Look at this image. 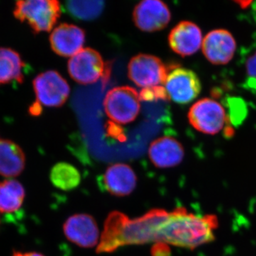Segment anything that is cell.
I'll use <instances>...</instances> for the list:
<instances>
[{"label": "cell", "instance_id": "44dd1931", "mask_svg": "<svg viewBox=\"0 0 256 256\" xmlns=\"http://www.w3.org/2000/svg\"><path fill=\"white\" fill-rule=\"evenodd\" d=\"M50 180L55 188L68 192L78 188L82 182V176L74 165L60 162L52 168Z\"/></svg>", "mask_w": 256, "mask_h": 256}, {"label": "cell", "instance_id": "484cf974", "mask_svg": "<svg viewBox=\"0 0 256 256\" xmlns=\"http://www.w3.org/2000/svg\"><path fill=\"white\" fill-rule=\"evenodd\" d=\"M12 256H45L41 252H22L18 250H13Z\"/></svg>", "mask_w": 256, "mask_h": 256}, {"label": "cell", "instance_id": "e0dca14e", "mask_svg": "<svg viewBox=\"0 0 256 256\" xmlns=\"http://www.w3.org/2000/svg\"><path fill=\"white\" fill-rule=\"evenodd\" d=\"M130 218L122 212H111L106 218L98 254H110L124 246V230Z\"/></svg>", "mask_w": 256, "mask_h": 256}, {"label": "cell", "instance_id": "277c9868", "mask_svg": "<svg viewBox=\"0 0 256 256\" xmlns=\"http://www.w3.org/2000/svg\"><path fill=\"white\" fill-rule=\"evenodd\" d=\"M128 77L138 86H162L168 77V67L162 60L154 56L140 54L130 60Z\"/></svg>", "mask_w": 256, "mask_h": 256}, {"label": "cell", "instance_id": "4fadbf2b", "mask_svg": "<svg viewBox=\"0 0 256 256\" xmlns=\"http://www.w3.org/2000/svg\"><path fill=\"white\" fill-rule=\"evenodd\" d=\"M168 42L172 50L181 56L193 55L203 43L201 28L192 22H181L170 32Z\"/></svg>", "mask_w": 256, "mask_h": 256}, {"label": "cell", "instance_id": "7a4b0ae2", "mask_svg": "<svg viewBox=\"0 0 256 256\" xmlns=\"http://www.w3.org/2000/svg\"><path fill=\"white\" fill-rule=\"evenodd\" d=\"M14 18L28 23L34 33L50 32L60 15V2L56 0H26L15 4Z\"/></svg>", "mask_w": 256, "mask_h": 256}, {"label": "cell", "instance_id": "7402d4cb", "mask_svg": "<svg viewBox=\"0 0 256 256\" xmlns=\"http://www.w3.org/2000/svg\"><path fill=\"white\" fill-rule=\"evenodd\" d=\"M102 1H68L66 3L67 12L75 20L92 21L102 14Z\"/></svg>", "mask_w": 256, "mask_h": 256}, {"label": "cell", "instance_id": "9c48e42d", "mask_svg": "<svg viewBox=\"0 0 256 256\" xmlns=\"http://www.w3.org/2000/svg\"><path fill=\"white\" fill-rule=\"evenodd\" d=\"M166 214V210L154 208L142 216L130 220L124 230V246L156 242V229Z\"/></svg>", "mask_w": 256, "mask_h": 256}, {"label": "cell", "instance_id": "ac0fdd59", "mask_svg": "<svg viewBox=\"0 0 256 256\" xmlns=\"http://www.w3.org/2000/svg\"><path fill=\"white\" fill-rule=\"evenodd\" d=\"M26 165L22 149L9 140H0V175L6 178L18 176Z\"/></svg>", "mask_w": 256, "mask_h": 256}, {"label": "cell", "instance_id": "9a60e30c", "mask_svg": "<svg viewBox=\"0 0 256 256\" xmlns=\"http://www.w3.org/2000/svg\"><path fill=\"white\" fill-rule=\"evenodd\" d=\"M184 154L182 144L175 138L168 136L153 141L148 150L152 163L160 169L174 168L181 164Z\"/></svg>", "mask_w": 256, "mask_h": 256}, {"label": "cell", "instance_id": "8992f818", "mask_svg": "<svg viewBox=\"0 0 256 256\" xmlns=\"http://www.w3.org/2000/svg\"><path fill=\"white\" fill-rule=\"evenodd\" d=\"M188 119L192 127L198 132L216 134L223 129L226 114L220 102L213 99L203 98L192 106Z\"/></svg>", "mask_w": 256, "mask_h": 256}, {"label": "cell", "instance_id": "d6986e66", "mask_svg": "<svg viewBox=\"0 0 256 256\" xmlns=\"http://www.w3.org/2000/svg\"><path fill=\"white\" fill-rule=\"evenodd\" d=\"M24 63L21 56L10 48L0 47V84H22Z\"/></svg>", "mask_w": 256, "mask_h": 256}, {"label": "cell", "instance_id": "ffe728a7", "mask_svg": "<svg viewBox=\"0 0 256 256\" xmlns=\"http://www.w3.org/2000/svg\"><path fill=\"white\" fill-rule=\"evenodd\" d=\"M25 192L23 185L15 180H6L0 182V212L12 214L22 206Z\"/></svg>", "mask_w": 256, "mask_h": 256}, {"label": "cell", "instance_id": "30bf717a", "mask_svg": "<svg viewBox=\"0 0 256 256\" xmlns=\"http://www.w3.org/2000/svg\"><path fill=\"white\" fill-rule=\"evenodd\" d=\"M134 24L143 32L160 31L168 26L171 13L168 5L159 0H144L136 5L132 13Z\"/></svg>", "mask_w": 256, "mask_h": 256}, {"label": "cell", "instance_id": "3957f363", "mask_svg": "<svg viewBox=\"0 0 256 256\" xmlns=\"http://www.w3.org/2000/svg\"><path fill=\"white\" fill-rule=\"evenodd\" d=\"M104 110L108 117L118 124H128L137 118L140 110V94L134 88H114L106 94Z\"/></svg>", "mask_w": 256, "mask_h": 256}, {"label": "cell", "instance_id": "5bb4252c", "mask_svg": "<svg viewBox=\"0 0 256 256\" xmlns=\"http://www.w3.org/2000/svg\"><path fill=\"white\" fill-rule=\"evenodd\" d=\"M85 32L69 24H62L56 28L50 36L52 50L62 57H72L82 50L85 43Z\"/></svg>", "mask_w": 256, "mask_h": 256}, {"label": "cell", "instance_id": "5b68a950", "mask_svg": "<svg viewBox=\"0 0 256 256\" xmlns=\"http://www.w3.org/2000/svg\"><path fill=\"white\" fill-rule=\"evenodd\" d=\"M36 102L48 108L60 107L70 94V87L65 78L56 70H47L34 79Z\"/></svg>", "mask_w": 256, "mask_h": 256}, {"label": "cell", "instance_id": "6da1fadb", "mask_svg": "<svg viewBox=\"0 0 256 256\" xmlns=\"http://www.w3.org/2000/svg\"><path fill=\"white\" fill-rule=\"evenodd\" d=\"M217 225L215 216L197 215L184 208H175L168 212L156 229V242L193 250L214 240Z\"/></svg>", "mask_w": 256, "mask_h": 256}, {"label": "cell", "instance_id": "8fae6325", "mask_svg": "<svg viewBox=\"0 0 256 256\" xmlns=\"http://www.w3.org/2000/svg\"><path fill=\"white\" fill-rule=\"evenodd\" d=\"M63 230L69 242L79 247L90 248L98 242V226L95 218L87 214H76L69 217L64 224Z\"/></svg>", "mask_w": 256, "mask_h": 256}, {"label": "cell", "instance_id": "ba28073f", "mask_svg": "<svg viewBox=\"0 0 256 256\" xmlns=\"http://www.w3.org/2000/svg\"><path fill=\"white\" fill-rule=\"evenodd\" d=\"M164 86L169 99L178 104H190L202 90L196 74L185 68H175L169 72Z\"/></svg>", "mask_w": 256, "mask_h": 256}, {"label": "cell", "instance_id": "603a6c76", "mask_svg": "<svg viewBox=\"0 0 256 256\" xmlns=\"http://www.w3.org/2000/svg\"><path fill=\"white\" fill-rule=\"evenodd\" d=\"M140 100L152 102L158 100H166L169 97L164 86H156L143 88L140 94Z\"/></svg>", "mask_w": 256, "mask_h": 256}, {"label": "cell", "instance_id": "52a82bcc", "mask_svg": "<svg viewBox=\"0 0 256 256\" xmlns=\"http://www.w3.org/2000/svg\"><path fill=\"white\" fill-rule=\"evenodd\" d=\"M104 70L105 64L102 56L92 48H82L68 60L69 75L82 85L97 82L104 75Z\"/></svg>", "mask_w": 256, "mask_h": 256}, {"label": "cell", "instance_id": "2e32d148", "mask_svg": "<svg viewBox=\"0 0 256 256\" xmlns=\"http://www.w3.org/2000/svg\"><path fill=\"white\" fill-rule=\"evenodd\" d=\"M138 178L134 170L128 164L117 163L110 165L102 176L106 191L114 196H128L137 186Z\"/></svg>", "mask_w": 256, "mask_h": 256}, {"label": "cell", "instance_id": "7c38bea8", "mask_svg": "<svg viewBox=\"0 0 256 256\" xmlns=\"http://www.w3.org/2000/svg\"><path fill=\"white\" fill-rule=\"evenodd\" d=\"M202 47L204 55L208 62L215 65H224L233 58L236 43L227 30H215L207 34Z\"/></svg>", "mask_w": 256, "mask_h": 256}, {"label": "cell", "instance_id": "cb8c5ba5", "mask_svg": "<svg viewBox=\"0 0 256 256\" xmlns=\"http://www.w3.org/2000/svg\"><path fill=\"white\" fill-rule=\"evenodd\" d=\"M246 73L250 78V86L256 88V52L250 56L246 63Z\"/></svg>", "mask_w": 256, "mask_h": 256}, {"label": "cell", "instance_id": "d4e9b609", "mask_svg": "<svg viewBox=\"0 0 256 256\" xmlns=\"http://www.w3.org/2000/svg\"><path fill=\"white\" fill-rule=\"evenodd\" d=\"M170 254L169 246L164 242H156L152 247V256H170Z\"/></svg>", "mask_w": 256, "mask_h": 256}]
</instances>
